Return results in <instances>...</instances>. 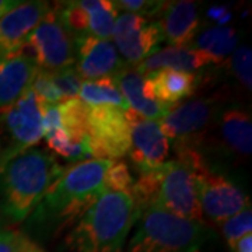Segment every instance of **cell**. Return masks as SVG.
Returning a JSON list of instances; mask_svg holds the SVG:
<instances>
[{"mask_svg": "<svg viewBox=\"0 0 252 252\" xmlns=\"http://www.w3.org/2000/svg\"><path fill=\"white\" fill-rule=\"evenodd\" d=\"M112 160H84L61 172L36 205L32 221L59 227L73 221L102 195L104 177Z\"/></svg>", "mask_w": 252, "mask_h": 252, "instance_id": "cell-1", "label": "cell"}, {"mask_svg": "<svg viewBox=\"0 0 252 252\" xmlns=\"http://www.w3.org/2000/svg\"><path fill=\"white\" fill-rule=\"evenodd\" d=\"M63 168L54 156L28 149L0 168V207L11 223L27 219Z\"/></svg>", "mask_w": 252, "mask_h": 252, "instance_id": "cell-2", "label": "cell"}, {"mask_svg": "<svg viewBox=\"0 0 252 252\" xmlns=\"http://www.w3.org/2000/svg\"><path fill=\"white\" fill-rule=\"evenodd\" d=\"M139 210L129 193L104 192L83 215L67 238L76 252H122Z\"/></svg>", "mask_w": 252, "mask_h": 252, "instance_id": "cell-3", "label": "cell"}, {"mask_svg": "<svg viewBox=\"0 0 252 252\" xmlns=\"http://www.w3.org/2000/svg\"><path fill=\"white\" fill-rule=\"evenodd\" d=\"M212 235L205 221L175 216L150 202L139 210L129 252H200Z\"/></svg>", "mask_w": 252, "mask_h": 252, "instance_id": "cell-4", "label": "cell"}, {"mask_svg": "<svg viewBox=\"0 0 252 252\" xmlns=\"http://www.w3.org/2000/svg\"><path fill=\"white\" fill-rule=\"evenodd\" d=\"M74 48L76 38L63 23L58 6H51L18 54L26 55L42 70L55 72L74 64Z\"/></svg>", "mask_w": 252, "mask_h": 252, "instance_id": "cell-5", "label": "cell"}, {"mask_svg": "<svg viewBox=\"0 0 252 252\" xmlns=\"http://www.w3.org/2000/svg\"><path fill=\"white\" fill-rule=\"evenodd\" d=\"M221 109L219 97H195L172 107L158 124L172 143L199 147Z\"/></svg>", "mask_w": 252, "mask_h": 252, "instance_id": "cell-6", "label": "cell"}, {"mask_svg": "<svg viewBox=\"0 0 252 252\" xmlns=\"http://www.w3.org/2000/svg\"><path fill=\"white\" fill-rule=\"evenodd\" d=\"M0 121L7 135L9 143L0 154V168L17 157L18 154L32 149L42 137V112L41 102L34 91H26L9 108L0 111Z\"/></svg>", "mask_w": 252, "mask_h": 252, "instance_id": "cell-7", "label": "cell"}, {"mask_svg": "<svg viewBox=\"0 0 252 252\" xmlns=\"http://www.w3.org/2000/svg\"><path fill=\"white\" fill-rule=\"evenodd\" d=\"M86 142L91 158L118 160L126 156L130 149V126L125 111L89 107Z\"/></svg>", "mask_w": 252, "mask_h": 252, "instance_id": "cell-8", "label": "cell"}, {"mask_svg": "<svg viewBox=\"0 0 252 252\" xmlns=\"http://www.w3.org/2000/svg\"><path fill=\"white\" fill-rule=\"evenodd\" d=\"M156 203L175 216L202 221L203 212L199 203L196 175L187 162L178 158L162 165L161 181Z\"/></svg>", "mask_w": 252, "mask_h": 252, "instance_id": "cell-9", "label": "cell"}, {"mask_svg": "<svg viewBox=\"0 0 252 252\" xmlns=\"http://www.w3.org/2000/svg\"><path fill=\"white\" fill-rule=\"evenodd\" d=\"M196 189L203 215L217 224H223L250 203V196L235 182L212 171L209 165L196 172Z\"/></svg>", "mask_w": 252, "mask_h": 252, "instance_id": "cell-10", "label": "cell"}, {"mask_svg": "<svg viewBox=\"0 0 252 252\" xmlns=\"http://www.w3.org/2000/svg\"><path fill=\"white\" fill-rule=\"evenodd\" d=\"M112 38L119 56L125 59L127 66L136 67L158 51L162 32L158 21L124 13L117 17Z\"/></svg>", "mask_w": 252, "mask_h": 252, "instance_id": "cell-11", "label": "cell"}, {"mask_svg": "<svg viewBox=\"0 0 252 252\" xmlns=\"http://www.w3.org/2000/svg\"><path fill=\"white\" fill-rule=\"evenodd\" d=\"M130 126L129 157L139 172L157 170L168 161L171 140L162 133L160 124L140 117L133 111H125Z\"/></svg>", "mask_w": 252, "mask_h": 252, "instance_id": "cell-12", "label": "cell"}, {"mask_svg": "<svg viewBox=\"0 0 252 252\" xmlns=\"http://www.w3.org/2000/svg\"><path fill=\"white\" fill-rule=\"evenodd\" d=\"M63 23L76 36L90 35L101 39L112 36L118 9L111 0L64 1L58 6Z\"/></svg>", "mask_w": 252, "mask_h": 252, "instance_id": "cell-13", "label": "cell"}, {"mask_svg": "<svg viewBox=\"0 0 252 252\" xmlns=\"http://www.w3.org/2000/svg\"><path fill=\"white\" fill-rule=\"evenodd\" d=\"M126 66L112 41L90 35L76 36L74 67L83 81L114 77Z\"/></svg>", "mask_w": 252, "mask_h": 252, "instance_id": "cell-14", "label": "cell"}, {"mask_svg": "<svg viewBox=\"0 0 252 252\" xmlns=\"http://www.w3.org/2000/svg\"><path fill=\"white\" fill-rule=\"evenodd\" d=\"M49 7L46 1H20L0 17V58L17 54Z\"/></svg>", "mask_w": 252, "mask_h": 252, "instance_id": "cell-15", "label": "cell"}, {"mask_svg": "<svg viewBox=\"0 0 252 252\" xmlns=\"http://www.w3.org/2000/svg\"><path fill=\"white\" fill-rule=\"evenodd\" d=\"M158 16L162 41L175 48L192 46L202 26L198 3L189 0L164 1Z\"/></svg>", "mask_w": 252, "mask_h": 252, "instance_id": "cell-16", "label": "cell"}, {"mask_svg": "<svg viewBox=\"0 0 252 252\" xmlns=\"http://www.w3.org/2000/svg\"><path fill=\"white\" fill-rule=\"evenodd\" d=\"M114 79L129 109L140 117L158 122L172 108L154 95L149 77L137 72L135 67L126 66Z\"/></svg>", "mask_w": 252, "mask_h": 252, "instance_id": "cell-17", "label": "cell"}, {"mask_svg": "<svg viewBox=\"0 0 252 252\" xmlns=\"http://www.w3.org/2000/svg\"><path fill=\"white\" fill-rule=\"evenodd\" d=\"M39 67L23 54L0 58V111L13 105L31 89Z\"/></svg>", "mask_w": 252, "mask_h": 252, "instance_id": "cell-18", "label": "cell"}, {"mask_svg": "<svg viewBox=\"0 0 252 252\" xmlns=\"http://www.w3.org/2000/svg\"><path fill=\"white\" fill-rule=\"evenodd\" d=\"M212 63L216 62L209 55L193 46H189V48L168 46L165 49L157 51L156 54L144 59L135 69L144 76H149L152 73L164 70V69L195 73Z\"/></svg>", "mask_w": 252, "mask_h": 252, "instance_id": "cell-19", "label": "cell"}, {"mask_svg": "<svg viewBox=\"0 0 252 252\" xmlns=\"http://www.w3.org/2000/svg\"><path fill=\"white\" fill-rule=\"evenodd\" d=\"M220 137L225 150L247 158L252 153V119L250 112L240 107L223 108L217 118Z\"/></svg>", "mask_w": 252, "mask_h": 252, "instance_id": "cell-20", "label": "cell"}, {"mask_svg": "<svg viewBox=\"0 0 252 252\" xmlns=\"http://www.w3.org/2000/svg\"><path fill=\"white\" fill-rule=\"evenodd\" d=\"M147 77L154 95L170 107H175L190 97L198 87V76L195 73L164 69L152 73Z\"/></svg>", "mask_w": 252, "mask_h": 252, "instance_id": "cell-21", "label": "cell"}, {"mask_svg": "<svg viewBox=\"0 0 252 252\" xmlns=\"http://www.w3.org/2000/svg\"><path fill=\"white\" fill-rule=\"evenodd\" d=\"M77 98L89 107H111L121 111L129 109L114 77L83 81Z\"/></svg>", "mask_w": 252, "mask_h": 252, "instance_id": "cell-22", "label": "cell"}, {"mask_svg": "<svg viewBox=\"0 0 252 252\" xmlns=\"http://www.w3.org/2000/svg\"><path fill=\"white\" fill-rule=\"evenodd\" d=\"M238 32L231 27H213L200 32L192 46L209 55L216 63L224 62L237 49Z\"/></svg>", "mask_w": 252, "mask_h": 252, "instance_id": "cell-23", "label": "cell"}, {"mask_svg": "<svg viewBox=\"0 0 252 252\" xmlns=\"http://www.w3.org/2000/svg\"><path fill=\"white\" fill-rule=\"evenodd\" d=\"M59 114L62 119V129L67 136L76 142L86 140L89 105L79 98L66 99L59 104Z\"/></svg>", "mask_w": 252, "mask_h": 252, "instance_id": "cell-24", "label": "cell"}, {"mask_svg": "<svg viewBox=\"0 0 252 252\" xmlns=\"http://www.w3.org/2000/svg\"><path fill=\"white\" fill-rule=\"evenodd\" d=\"M45 140L51 150H54L56 154L64 157L66 160L77 162L84 161V158L91 160L87 142L86 140L76 142V140L70 139L64 130H58L52 135L46 136Z\"/></svg>", "mask_w": 252, "mask_h": 252, "instance_id": "cell-25", "label": "cell"}, {"mask_svg": "<svg viewBox=\"0 0 252 252\" xmlns=\"http://www.w3.org/2000/svg\"><path fill=\"white\" fill-rule=\"evenodd\" d=\"M135 180L130 174L127 164L121 160H112L104 177V190L105 192H124L132 193Z\"/></svg>", "mask_w": 252, "mask_h": 252, "instance_id": "cell-26", "label": "cell"}, {"mask_svg": "<svg viewBox=\"0 0 252 252\" xmlns=\"http://www.w3.org/2000/svg\"><path fill=\"white\" fill-rule=\"evenodd\" d=\"M221 231L230 248L244 235L252 233V207L251 202L241 212L227 219L221 224Z\"/></svg>", "mask_w": 252, "mask_h": 252, "instance_id": "cell-27", "label": "cell"}, {"mask_svg": "<svg viewBox=\"0 0 252 252\" xmlns=\"http://www.w3.org/2000/svg\"><path fill=\"white\" fill-rule=\"evenodd\" d=\"M49 74H51V79L56 86V89L61 93L63 101L79 97L83 79L76 70L74 64L55 70V72H49Z\"/></svg>", "mask_w": 252, "mask_h": 252, "instance_id": "cell-28", "label": "cell"}, {"mask_svg": "<svg viewBox=\"0 0 252 252\" xmlns=\"http://www.w3.org/2000/svg\"><path fill=\"white\" fill-rule=\"evenodd\" d=\"M230 66L235 74L237 80L243 84L245 90L251 91L252 89V52L250 46L237 48L230 56Z\"/></svg>", "mask_w": 252, "mask_h": 252, "instance_id": "cell-29", "label": "cell"}, {"mask_svg": "<svg viewBox=\"0 0 252 252\" xmlns=\"http://www.w3.org/2000/svg\"><path fill=\"white\" fill-rule=\"evenodd\" d=\"M31 90L35 93L41 104L56 105V104L63 102L61 93L54 84L49 72H46V70H42V69L38 70L34 80H32V84H31Z\"/></svg>", "mask_w": 252, "mask_h": 252, "instance_id": "cell-30", "label": "cell"}, {"mask_svg": "<svg viewBox=\"0 0 252 252\" xmlns=\"http://www.w3.org/2000/svg\"><path fill=\"white\" fill-rule=\"evenodd\" d=\"M117 9L125 10L126 13L137 14L142 17H153L158 16L164 1H152V0H119L114 1Z\"/></svg>", "mask_w": 252, "mask_h": 252, "instance_id": "cell-31", "label": "cell"}, {"mask_svg": "<svg viewBox=\"0 0 252 252\" xmlns=\"http://www.w3.org/2000/svg\"><path fill=\"white\" fill-rule=\"evenodd\" d=\"M0 252H17V234L0 228Z\"/></svg>", "mask_w": 252, "mask_h": 252, "instance_id": "cell-32", "label": "cell"}, {"mask_svg": "<svg viewBox=\"0 0 252 252\" xmlns=\"http://www.w3.org/2000/svg\"><path fill=\"white\" fill-rule=\"evenodd\" d=\"M206 16L210 20L216 21L219 27H223L224 24H227L231 20V13L225 6H213V7H210L207 10Z\"/></svg>", "mask_w": 252, "mask_h": 252, "instance_id": "cell-33", "label": "cell"}, {"mask_svg": "<svg viewBox=\"0 0 252 252\" xmlns=\"http://www.w3.org/2000/svg\"><path fill=\"white\" fill-rule=\"evenodd\" d=\"M17 252H45L32 240L23 234H17Z\"/></svg>", "mask_w": 252, "mask_h": 252, "instance_id": "cell-34", "label": "cell"}, {"mask_svg": "<svg viewBox=\"0 0 252 252\" xmlns=\"http://www.w3.org/2000/svg\"><path fill=\"white\" fill-rule=\"evenodd\" d=\"M233 252H252V233L244 235L231 247Z\"/></svg>", "mask_w": 252, "mask_h": 252, "instance_id": "cell-35", "label": "cell"}, {"mask_svg": "<svg viewBox=\"0 0 252 252\" xmlns=\"http://www.w3.org/2000/svg\"><path fill=\"white\" fill-rule=\"evenodd\" d=\"M18 3L20 1H16V0H0V17L10 11L13 7H16Z\"/></svg>", "mask_w": 252, "mask_h": 252, "instance_id": "cell-36", "label": "cell"}]
</instances>
